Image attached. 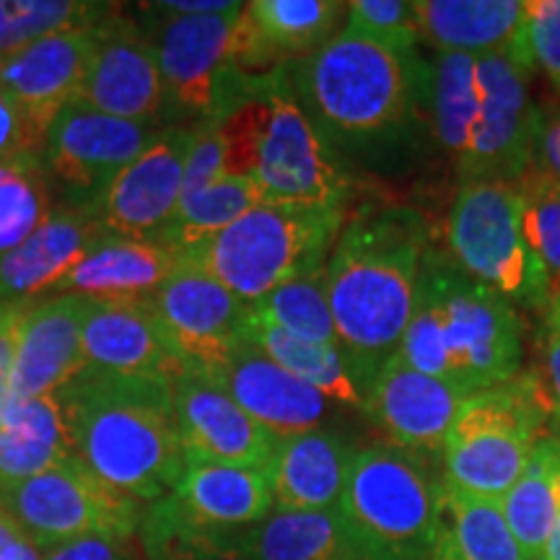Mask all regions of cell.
I'll use <instances>...</instances> for the list:
<instances>
[{
	"instance_id": "30",
	"label": "cell",
	"mask_w": 560,
	"mask_h": 560,
	"mask_svg": "<svg viewBox=\"0 0 560 560\" xmlns=\"http://www.w3.org/2000/svg\"><path fill=\"white\" fill-rule=\"evenodd\" d=\"M242 540L249 560H363L338 509H276Z\"/></svg>"
},
{
	"instance_id": "46",
	"label": "cell",
	"mask_w": 560,
	"mask_h": 560,
	"mask_svg": "<svg viewBox=\"0 0 560 560\" xmlns=\"http://www.w3.org/2000/svg\"><path fill=\"white\" fill-rule=\"evenodd\" d=\"M26 310H30V304H21V301H0V389H9L19 327Z\"/></svg>"
},
{
	"instance_id": "24",
	"label": "cell",
	"mask_w": 560,
	"mask_h": 560,
	"mask_svg": "<svg viewBox=\"0 0 560 560\" xmlns=\"http://www.w3.org/2000/svg\"><path fill=\"white\" fill-rule=\"evenodd\" d=\"M104 231L94 206L52 208L32 236L0 257V301L32 304L34 296L52 293L58 280Z\"/></svg>"
},
{
	"instance_id": "7",
	"label": "cell",
	"mask_w": 560,
	"mask_h": 560,
	"mask_svg": "<svg viewBox=\"0 0 560 560\" xmlns=\"http://www.w3.org/2000/svg\"><path fill=\"white\" fill-rule=\"evenodd\" d=\"M346 219L348 210L260 202L177 257L210 272L249 306L278 285L325 268Z\"/></svg>"
},
{
	"instance_id": "27",
	"label": "cell",
	"mask_w": 560,
	"mask_h": 560,
	"mask_svg": "<svg viewBox=\"0 0 560 560\" xmlns=\"http://www.w3.org/2000/svg\"><path fill=\"white\" fill-rule=\"evenodd\" d=\"M353 452L335 431L317 429L278 439L268 470L276 509H338Z\"/></svg>"
},
{
	"instance_id": "28",
	"label": "cell",
	"mask_w": 560,
	"mask_h": 560,
	"mask_svg": "<svg viewBox=\"0 0 560 560\" xmlns=\"http://www.w3.org/2000/svg\"><path fill=\"white\" fill-rule=\"evenodd\" d=\"M172 495L195 522L213 529H249L276 506L265 470L206 459H187Z\"/></svg>"
},
{
	"instance_id": "11",
	"label": "cell",
	"mask_w": 560,
	"mask_h": 560,
	"mask_svg": "<svg viewBox=\"0 0 560 560\" xmlns=\"http://www.w3.org/2000/svg\"><path fill=\"white\" fill-rule=\"evenodd\" d=\"M0 509L39 550L96 535L132 540L143 511L138 501L104 486L75 457L34 478L0 486Z\"/></svg>"
},
{
	"instance_id": "10",
	"label": "cell",
	"mask_w": 560,
	"mask_h": 560,
	"mask_svg": "<svg viewBox=\"0 0 560 560\" xmlns=\"http://www.w3.org/2000/svg\"><path fill=\"white\" fill-rule=\"evenodd\" d=\"M542 400L532 374L475 392L446 433L444 486L478 499L501 501L527 467L542 436Z\"/></svg>"
},
{
	"instance_id": "8",
	"label": "cell",
	"mask_w": 560,
	"mask_h": 560,
	"mask_svg": "<svg viewBox=\"0 0 560 560\" xmlns=\"http://www.w3.org/2000/svg\"><path fill=\"white\" fill-rule=\"evenodd\" d=\"M444 486L412 452L371 444L353 452L338 501L363 560H429Z\"/></svg>"
},
{
	"instance_id": "41",
	"label": "cell",
	"mask_w": 560,
	"mask_h": 560,
	"mask_svg": "<svg viewBox=\"0 0 560 560\" xmlns=\"http://www.w3.org/2000/svg\"><path fill=\"white\" fill-rule=\"evenodd\" d=\"M524 9L532 60L560 94V0H529Z\"/></svg>"
},
{
	"instance_id": "34",
	"label": "cell",
	"mask_w": 560,
	"mask_h": 560,
	"mask_svg": "<svg viewBox=\"0 0 560 560\" xmlns=\"http://www.w3.org/2000/svg\"><path fill=\"white\" fill-rule=\"evenodd\" d=\"M244 338L252 346L260 348L280 369L289 371L299 382L310 384L312 389H317L330 402H338L342 408L363 410V392L348 361L342 359L340 348L291 338L289 332L278 330L268 322L252 319L249 314L247 322H244Z\"/></svg>"
},
{
	"instance_id": "1",
	"label": "cell",
	"mask_w": 560,
	"mask_h": 560,
	"mask_svg": "<svg viewBox=\"0 0 560 560\" xmlns=\"http://www.w3.org/2000/svg\"><path fill=\"white\" fill-rule=\"evenodd\" d=\"M429 234L412 208H361L327 257V301L338 348L363 395L402 346Z\"/></svg>"
},
{
	"instance_id": "32",
	"label": "cell",
	"mask_w": 560,
	"mask_h": 560,
	"mask_svg": "<svg viewBox=\"0 0 560 560\" xmlns=\"http://www.w3.org/2000/svg\"><path fill=\"white\" fill-rule=\"evenodd\" d=\"M516 542L529 560H542L560 511V439L540 436L520 480L501 499Z\"/></svg>"
},
{
	"instance_id": "13",
	"label": "cell",
	"mask_w": 560,
	"mask_h": 560,
	"mask_svg": "<svg viewBox=\"0 0 560 560\" xmlns=\"http://www.w3.org/2000/svg\"><path fill=\"white\" fill-rule=\"evenodd\" d=\"M161 128H149L70 102L55 117L45 138L47 177L60 185L70 206H100L120 174Z\"/></svg>"
},
{
	"instance_id": "21",
	"label": "cell",
	"mask_w": 560,
	"mask_h": 560,
	"mask_svg": "<svg viewBox=\"0 0 560 560\" xmlns=\"http://www.w3.org/2000/svg\"><path fill=\"white\" fill-rule=\"evenodd\" d=\"M102 26L50 34L0 58V86L24 109L42 138H47L60 109L79 96Z\"/></svg>"
},
{
	"instance_id": "16",
	"label": "cell",
	"mask_w": 560,
	"mask_h": 560,
	"mask_svg": "<svg viewBox=\"0 0 560 560\" xmlns=\"http://www.w3.org/2000/svg\"><path fill=\"white\" fill-rule=\"evenodd\" d=\"M73 102L120 120L161 128L164 86L153 39L115 13L100 30L86 79Z\"/></svg>"
},
{
	"instance_id": "29",
	"label": "cell",
	"mask_w": 560,
	"mask_h": 560,
	"mask_svg": "<svg viewBox=\"0 0 560 560\" xmlns=\"http://www.w3.org/2000/svg\"><path fill=\"white\" fill-rule=\"evenodd\" d=\"M73 457L58 397H16L0 389V486H11Z\"/></svg>"
},
{
	"instance_id": "44",
	"label": "cell",
	"mask_w": 560,
	"mask_h": 560,
	"mask_svg": "<svg viewBox=\"0 0 560 560\" xmlns=\"http://www.w3.org/2000/svg\"><path fill=\"white\" fill-rule=\"evenodd\" d=\"M532 380L540 392L542 408L560 420V301H552L545 312L542 359Z\"/></svg>"
},
{
	"instance_id": "26",
	"label": "cell",
	"mask_w": 560,
	"mask_h": 560,
	"mask_svg": "<svg viewBox=\"0 0 560 560\" xmlns=\"http://www.w3.org/2000/svg\"><path fill=\"white\" fill-rule=\"evenodd\" d=\"M177 255L161 242L104 234L83 252L79 262L58 280L52 293L89 299H145L164 283Z\"/></svg>"
},
{
	"instance_id": "37",
	"label": "cell",
	"mask_w": 560,
	"mask_h": 560,
	"mask_svg": "<svg viewBox=\"0 0 560 560\" xmlns=\"http://www.w3.org/2000/svg\"><path fill=\"white\" fill-rule=\"evenodd\" d=\"M109 9L73 0H0V58L50 34L96 30L115 16Z\"/></svg>"
},
{
	"instance_id": "17",
	"label": "cell",
	"mask_w": 560,
	"mask_h": 560,
	"mask_svg": "<svg viewBox=\"0 0 560 560\" xmlns=\"http://www.w3.org/2000/svg\"><path fill=\"white\" fill-rule=\"evenodd\" d=\"M177 431L187 459L268 470L278 436L262 429L240 405L198 369L172 376Z\"/></svg>"
},
{
	"instance_id": "40",
	"label": "cell",
	"mask_w": 560,
	"mask_h": 560,
	"mask_svg": "<svg viewBox=\"0 0 560 560\" xmlns=\"http://www.w3.org/2000/svg\"><path fill=\"white\" fill-rule=\"evenodd\" d=\"M342 30L405 52H416L420 39L412 0H353Z\"/></svg>"
},
{
	"instance_id": "38",
	"label": "cell",
	"mask_w": 560,
	"mask_h": 560,
	"mask_svg": "<svg viewBox=\"0 0 560 560\" xmlns=\"http://www.w3.org/2000/svg\"><path fill=\"white\" fill-rule=\"evenodd\" d=\"M45 161L0 164V257L16 249L52 213Z\"/></svg>"
},
{
	"instance_id": "48",
	"label": "cell",
	"mask_w": 560,
	"mask_h": 560,
	"mask_svg": "<svg viewBox=\"0 0 560 560\" xmlns=\"http://www.w3.org/2000/svg\"><path fill=\"white\" fill-rule=\"evenodd\" d=\"M21 537H24V535H21L19 524L13 522L3 509H0V560H3L5 552L11 550V545L21 540Z\"/></svg>"
},
{
	"instance_id": "9",
	"label": "cell",
	"mask_w": 560,
	"mask_h": 560,
	"mask_svg": "<svg viewBox=\"0 0 560 560\" xmlns=\"http://www.w3.org/2000/svg\"><path fill=\"white\" fill-rule=\"evenodd\" d=\"M450 260L520 310L548 312L550 289L524 231V200L514 182H459L446 213Z\"/></svg>"
},
{
	"instance_id": "45",
	"label": "cell",
	"mask_w": 560,
	"mask_h": 560,
	"mask_svg": "<svg viewBox=\"0 0 560 560\" xmlns=\"http://www.w3.org/2000/svg\"><path fill=\"white\" fill-rule=\"evenodd\" d=\"M136 537L122 540V537H79L50 550H42V560H138Z\"/></svg>"
},
{
	"instance_id": "18",
	"label": "cell",
	"mask_w": 560,
	"mask_h": 560,
	"mask_svg": "<svg viewBox=\"0 0 560 560\" xmlns=\"http://www.w3.org/2000/svg\"><path fill=\"white\" fill-rule=\"evenodd\" d=\"M198 371L278 439L322 429L332 405L310 384L280 369L244 335L219 363Z\"/></svg>"
},
{
	"instance_id": "5",
	"label": "cell",
	"mask_w": 560,
	"mask_h": 560,
	"mask_svg": "<svg viewBox=\"0 0 560 560\" xmlns=\"http://www.w3.org/2000/svg\"><path fill=\"white\" fill-rule=\"evenodd\" d=\"M397 355L467 395L501 387L522 366V314L429 249Z\"/></svg>"
},
{
	"instance_id": "14",
	"label": "cell",
	"mask_w": 560,
	"mask_h": 560,
	"mask_svg": "<svg viewBox=\"0 0 560 560\" xmlns=\"http://www.w3.org/2000/svg\"><path fill=\"white\" fill-rule=\"evenodd\" d=\"M145 301L185 369L219 363L242 340L249 310L221 280L182 257Z\"/></svg>"
},
{
	"instance_id": "2",
	"label": "cell",
	"mask_w": 560,
	"mask_h": 560,
	"mask_svg": "<svg viewBox=\"0 0 560 560\" xmlns=\"http://www.w3.org/2000/svg\"><path fill=\"white\" fill-rule=\"evenodd\" d=\"M70 452L104 486L128 499L159 501L185 472L172 380L83 369L55 392Z\"/></svg>"
},
{
	"instance_id": "6",
	"label": "cell",
	"mask_w": 560,
	"mask_h": 560,
	"mask_svg": "<svg viewBox=\"0 0 560 560\" xmlns=\"http://www.w3.org/2000/svg\"><path fill=\"white\" fill-rule=\"evenodd\" d=\"M291 83L330 143L380 149L410 128L420 104V60L340 30L310 58L293 62Z\"/></svg>"
},
{
	"instance_id": "22",
	"label": "cell",
	"mask_w": 560,
	"mask_h": 560,
	"mask_svg": "<svg viewBox=\"0 0 560 560\" xmlns=\"http://www.w3.org/2000/svg\"><path fill=\"white\" fill-rule=\"evenodd\" d=\"M86 310L89 296L79 293H58L39 304H30L21 319L11 363V395H55L89 366L81 340Z\"/></svg>"
},
{
	"instance_id": "35",
	"label": "cell",
	"mask_w": 560,
	"mask_h": 560,
	"mask_svg": "<svg viewBox=\"0 0 560 560\" xmlns=\"http://www.w3.org/2000/svg\"><path fill=\"white\" fill-rule=\"evenodd\" d=\"M260 202L262 198L255 182L236 177V174H223L206 190L179 202L170 229L164 231L159 242L166 244L174 255H185V252L213 240L215 234H221L223 229Z\"/></svg>"
},
{
	"instance_id": "36",
	"label": "cell",
	"mask_w": 560,
	"mask_h": 560,
	"mask_svg": "<svg viewBox=\"0 0 560 560\" xmlns=\"http://www.w3.org/2000/svg\"><path fill=\"white\" fill-rule=\"evenodd\" d=\"M247 314L289 332L291 338L338 348V332L327 301V265L265 293L260 301L249 304Z\"/></svg>"
},
{
	"instance_id": "20",
	"label": "cell",
	"mask_w": 560,
	"mask_h": 560,
	"mask_svg": "<svg viewBox=\"0 0 560 560\" xmlns=\"http://www.w3.org/2000/svg\"><path fill=\"white\" fill-rule=\"evenodd\" d=\"M348 3L338 0H252L244 3L234 39V68L244 75H265L293 58L304 60L327 45L346 19Z\"/></svg>"
},
{
	"instance_id": "50",
	"label": "cell",
	"mask_w": 560,
	"mask_h": 560,
	"mask_svg": "<svg viewBox=\"0 0 560 560\" xmlns=\"http://www.w3.org/2000/svg\"><path fill=\"white\" fill-rule=\"evenodd\" d=\"M542 560H560V511H558L556 527H552V535L548 540V548L542 552Z\"/></svg>"
},
{
	"instance_id": "42",
	"label": "cell",
	"mask_w": 560,
	"mask_h": 560,
	"mask_svg": "<svg viewBox=\"0 0 560 560\" xmlns=\"http://www.w3.org/2000/svg\"><path fill=\"white\" fill-rule=\"evenodd\" d=\"M45 138L39 136L24 109L0 86V164L13 161H39Z\"/></svg>"
},
{
	"instance_id": "47",
	"label": "cell",
	"mask_w": 560,
	"mask_h": 560,
	"mask_svg": "<svg viewBox=\"0 0 560 560\" xmlns=\"http://www.w3.org/2000/svg\"><path fill=\"white\" fill-rule=\"evenodd\" d=\"M159 11L179 13V16H210V13H226L240 9L242 3H226V0H166V3H153Z\"/></svg>"
},
{
	"instance_id": "25",
	"label": "cell",
	"mask_w": 560,
	"mask_h": 560,
	"mask_svg": "<svg viewBox=\"0 0 560 560\" xmlns=\"http://www.w3.org/2000/svg\"><path fill=\"white\" fill-rule=\"evenodd\" d=\"M412 13L436 52L529 55L522 0H412Z\"/></svg>"
},
{
	"instance_id": "49",
	"label": "cell",
	"mask_w": 560,
	"mask_h": 560,
	"mask_svg": "<svg viewBox=\"0 0 560 560\" xmlns=\"http://www.w3.org/2000/svg\"><path fill=\"white\" fill-rule=\"evenodd\" d=\"M3 560H42V550L26 540V537H21V540L11 545V550L5 552Z\"/></svg>"
},
{
	"instance_id": "3",
	"label": "cell",
	"mask_w": 560,
	"mask_h": 560,
	"mask_svg": "<svg viewBox=\"0 0 560 560\" xmlns=\"http://www.w3.org/2000/svg\"><path fill=\"white\" fill-rule=\"evenodd\" d=\"M529 55L436 52L420 60V104L462 182H520L532 164L537 104Z\"/></svg>"
},
{
	"instance_id": "4",
	"label": "cell",
	"mask_w": 560,
	"mask_h": 560,
	"mask_svg": "<svg viewBox=\"0 0 560 560\" xmlns=\"http://www.w3.org/2000/svg\"><path fill=\"white\" fill-rule=\"evenodd\" d=\"M213 122L226 145V174L255 182L262 202L348 210L350 177L301 107L291 66L240 73Z\"/></svg>"
},
{
	"instance_id": "43",
	"label": "cell",
	"mask_w": 560,
	"mask_h": 560,
	"mask_svg": "<svg viewBox=\"0 0 560 560\" xmlns=\"http://www.w3.org/2000/svg\"><path fill=\"white\" fill-rule=\"evenodd\" d=\"M529 170L560 187V102L537 104Z\"/></svg>"
},
{
	"instance_id": "31",
	"label": "cell",
	"mask_w": 560,
	"mask_h": 560,
	"mask_svg": "<svg viewBox=\"0 0 560 560\" xmlns=\"http://www.w3.org/2000/svg\"><path fill=\"white\" fill-rule=\"evenodd\" d=\"M429 560H529L516 542L501 501L444 486L436 545Z\"/></svg>"
},
{
	"instance_id": "19",
	"label": "cell",
	"mask_w": 560,
	"mask_h": 560,
	"mask_svg": "<svg viewBox=\"0 0 560 560\" xmlns=\"http://www.w3.org/2000/svg\"><path fill=\"white\" fill-rule=\"evenodd\" d=\"M467 397V392L412 369L395 353L369 384L363 410L392 446L412 454H433L444 450L446 433Z\"/></svg>"
},
{
	"instance_id": "33",
	"label": "cell",
	"mask_w": 560,
	"mask_h": 560,
	"mask_svg": "<svg viewBox=\"0 0 560 560\" xmlns=\"http://www.w3.org/2000/svg\"><path fill=\"white\" fill-rule=\"evenodd\" d=\"M242 532L195 522L170 493L140 511L136 540L143 560H249Z\"/></svg>"
},
{
	"instance_id": "23",
	"label": "cell",
	"mask_w": 560,
	"mask_h": 560,
	"mask_svg": "<svg viewBox=\"0 0 560 560\" xmlns=\"http://www.w3.org/2000/svg\"><path fill=\"white\" fill-rule=\"evenodd\" d=\"M81 340L89 369L96 371L172 380L185 369L145 299H89Z\"/></svg>"
},
{
	"instance_id": "39",
	"label": "cell",
	"mask_w": 560,
	"mask_h": 560,
	"mask_svg": "<svg viewBox=\"0 0 560 560\" xmlns=\"http://www.w3.org/2000/svg\"><path fill=\"white\" fill-rule=\"evenodd\" d=\"M524 200V231L548 278L550 304L560 301V187L527 170L516 182Z\"/></svg>"
},
{
	"instance_id": "15",
	"label": "cell",
	"mask_w": 560,
	"mask_h": 560,
	"mask_svg": "<svg viewBox=\"0 0 560 560\" xmlns=\"http://www.w3.org/2000/svg\"><path fill=\"white\" fill-rule=\"evenodd\" d=\"M192 128H161L156 138L112 179L100 200V219L112 234L159 242L177 213Z\"/></svg>"
},
{
	"instance_id": "12",
	"label": "cell",
	"mask_w": 560,
	"mask_h": 560,
	"mask_svg": "<svg viewBox=\"0 0 560 560\" xmlns=\"http://www.w3.org/2000/svg\"><path fill=\"white\" fill-rule=\"evenodd\" d=\"M156 24V55L164 86V120L166 128H192L213 120L219 112L221 91L229 68L234 66L236 26H240L244 3L226 13L210 16H179L145 5Z\"/></svg>"
}]
</instances>
